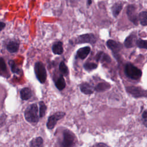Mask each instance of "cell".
<instances>
[{"instance_id":"obj_1","label":"cell","mask_w":147,"mask_h":147,"mask_svg":"<svg viewBox=\"0 0 147 147\" xmlns=\"http://www.w3.org/2000/svg\"><path fill=\"white\" fill-rule=\"evenodd\" d=\"M24 117L25 119L30 123H37L39 121L38 107L36 103L29 105L25 110Z\"/></svg>"},{"instance_id":"obj_2","label":"cell","mask_w":147,"mask_h":147,"mask_svg":"<svg viewBox=\"0 0 147 147\" xmlns=\"http://www.w3.org/2000/svg\"><path fill=\"white\" fill-rule=\"evenodd\" d=\"M124 72L127 77L133 80H138L142 76L141 70L131 63L125 65Z\"/></svg>"},{"instance_id":"obj_3","label":"cell","mask_w":147,"mask_h":147,"mask_svg":"<svg viewBox=\"0 0 147 147\" xmlns=\"http://www.w3.org/2000/svg\"><path fill=\"white\" fill-rule=\"evenodd\" d=\"M34 72L38 80L43 84L47 79V71L43 63L41 61H37L34 65Z\"/></svg>"},{"instance_id":"obj_4","label":"cell","mask_w":147,"mask_h":147,"mask_svg":"<svg viewBox=\"0 0 147 147\" xmlns=\"http://www.w3.org/2000/svg\"><path fill=\"white\" fill-rule=\"evenodd\" d=\"M63 141L61 145L63 146H72L75 144V136L72 132L69 130H65L63 133Z\"/></svg>"},{"instance_id":"obj_5","label":"cell","mask_w":147,"mask_h":147,"mask_svg":"<svg viewBox=\"0 0 147 147\" xmlns=\"http://www.w3.org/2000/svg\"><path fill=\"white\" fill-rule=\"evenodd\" d=\"M65 115L64 112L58 111L49 117L47 122V127L48 129H52L56 125L57 122L63 118Z\"/></svg>"},{"instance_id":"obj_6","label":"cell","mask_w":147,"mask_h":147,"mask_svg":"<svg viewBox=\"0 0 147 147\" xmlns=\"http://www.w3.org/2000/svg\"><path fill=\"white\" fill-rule=\"evenodd\" d=\"M96 41V38L95 35L92 33L84 34L79 36L75 40L76 44H82V43H91L94 44Z\"/></svg>"},{"instance_id":"obj_7","label":"cell","mask_w":147,"mask_h":147,"mask_svg":"<svg viewBox=\"0 0 147 147\" xmlns=\"http://www.w3.org/2000/svg\"><path fill=\"white\" fill-rule=\"evenodd\" d=\"M128 19L136 25H138V16L136 11V7L133 5H129L126 10Z\"/></svg>"},{"instance_id":"obj_8","label":"cell","mask_w":147,"mask_h":147,"mask_svg":"<svg viewBox=\"0 0 147 147\" xmlns=\"http://www.w3.org/2000/svg\"><path fill=\"white\" fill-rule=\"evenodd\" d=\"M106 45L107 47L112 51L114 54H117L122 49L123 47L121 43L113 40H107L106 42Z\"/></svg>"},{"instance_id":"obj_9","label":"cell","mask_w":147,"mask_h":147,"mask_svg":"<svg viewBox=\"0 0 147 147\" xmlns=\"http://www.w3.org/2000/svg\"><path fill=\"white\" fill-rule=\"evenodd\" d=\"M127 92L134 96V97H140L142 96H145L146 91H144L143 90L141 89L139 87L131 86L127 87L126 88Z\"/></svg>"},{"instance_id":"obj_10","label":"cell","mask_w":147,"mask_h":147,"mask_svg":"<svg viewBox=\"0 0 147 147\" xmlns=\"http://www.w3.org/2000/svg\"><path fill=\"white\" fill-rule=\"evenodd\" d=\"M80 91L84 94L89 95L94 92L95 88L88 83H83L80 86Z\"/></svg>"},{"instance_id":"obj_11","label":"cell","mask_w":147,"mask_h":147,"mask_svg":"<svg viewBox=\"0 0 147 147\" xmlns=\"http://www.w3.org/2000/svg\"><path fill=\"white\" fill-rule=\"evenodd\" d=\"M91 51V48L89 47H85L79 48L76 53V56L80 59H84L88 55Z\"/></svg>"},{"instance_id":"obj_12","label":"cell","mask_w":147,"mask_h":147,"mask_svg":"<svg viewBox=\"0 0 147 147\" xmlns=\"http://www.w3.org/2000/svg\"><path fill=\"white\" fill-rule=\"evenodd\" d=\"M96 60L97 61H100L102 63H109L111 62V58L110 56L103 52H99L96 55Z\"/></svg>"},{"instance_id":"obj_13","label":"cell","mask_w":147,"mask_h":147,"mask_svg":"<svg viewBox=\"0 0 147 147\" xmlns=\"http://www.w3.org/2000/svg\"><path fill=\"white\" fill-rule=\"evenodd\" d=\"M32 96L31 90L28 87H24L20 91V98L22 100H28Z\"/></svg>"},{"instance_id":"obj_14","label":"cell","mask_w":147,"mask_h":147,"mask_svg":"<svg viewBox=\"0 0 147 147\" xmlns=\"http://www.w3.org/2000/svg\"><path fill=\"white\" fill-rule=\"evenodd\" d=\"M136 38V35L135 34V33H131L126 38L124 41V45L126 48H131L134 47V42L136 43V41H134Z\"/></svg>"},{"instance_id":"obj_15","label":"cell","mask_w":147,"mask_h":147,"mask_svg":"<svg viewBox=\"0 0 147 147\" xmlns=\"http://www.w3.org/2000/svg\"><path fill=\"white\" fill-rule=\"evenodd\" d=\"M20 44L16 41H10L6 45L7 50L11 53L16 52L19 48Z\"/></svg>"},{"instance_id":"obj_16","label":"cell","mask_w":147,"mask_h":147,"mask_svg":"<svg viewBox=\"0 0 147 147\" xmlns=\"http://www.w3.org/2000/svg\"><path fill=\"white\" fill-rule=\"evenodd\" d=\"M52 52L56 55H61L63 52V43L61 41H57L52 45Z\"/></svg>"},{"instance_id":"obj_17","label":"cell","mask_w":147,"mask_h":147,"mask_svg":"<svg viewBox=\"0 0 147 147\" xmlns=\"http://www.w3.org/2000/svg\"><path fill=\"white\" fill-rule=\"evenodd\" d=\"M55 84L56 88L59 90H62L65 87V86H66L65 82L63 78V75L62 74L60 75L59 76V77L57 79Z\"/></svg>"},{"instance_id":"obj_18","label":"cell","mask_w":147,"mask_h":147,"mask_svg":"<svg viewBox=\"0 0 147 147\" xmlns=\"http://www.w3.org/2000/svg\"><path fill=\"white\" fill-rule=\"evenodd\" d=\"M123 5L121 3H115L111 7V11L114 17H117L122 9Z\"/></svg>"},{"instance_id":"obj_19","label":"cell","mask_w":147,"mask_h":147,"mask_svg":"<svg viewBox=\"0 0 147 147\" xmlns=\"http://www.w3.org/2000/svg\"><path fill=\"white\" fill-rule=\"evenodd\" d=\"M138 20L142 26L147 25V11H141L138 14Z\"/></svg>"},{"instance_id":"obj_20","label":"cell","mask_w":147,"mask_h":147,"mask_svg":"<svg viewBox=\"0 0 147 147\" xmlns=\"http://www.w3.org/2000/svg\"><path fill=\"white\" fill-rule=\"evenodd\" d=\"M110 85L107 83H99L95 87V90L97 91H104L109 89Z\"/></svg>"},{"instance_id":"obj_21","label":"cell","mask_w":147,"mask_h":147,"mask_svg":"<svg viewBox=\"0 0 147 147\" xmlns=\"http://www.w3.org/2000/svg\"><path fill=\"white\" fill-rule=\"evenodd\" d=\"M43 144V140L41 137H37L36 138H33L30 142V146H42Z\"/></svg>"},{"instance_id":"obj_22","label":"cell","mask_w":147,"mask_h":147,"mask_svg":"<svg viewBox=\"0 0 147 147\" xmlns=\"http://www.w3.org/2000/svg\"><path fill=\"white\" fill-rule=\"evenodd\" d=\"M59 71H60V72L61 73V74L64 76H67L69 72L68 67H67V65H65V63L62 61L59 64Z\"/></svg>"},{"instance_id":"obj_23","label":"cell","mask_w":147,"mask_h":147,"mask_svg":"<svg viewBox=\"0 0 147 147\" xmlns=\"http://www.w3.org/2000/svg\"><path fill=\"white\" fill-rule=\"evenodd\" d=\"M47 106L43 101H40L39 102V116L40 117H43L46 112Z\"/></svg>"},{"instance_id":"obj_24","label":"cell","mask_w":147,"mask_h":147,"mask_svg":"<svg viewBox=\"0 0 147 147\" xmlns=\"http://www.w3.org/2000/svg\"><path fill=\"white\" fill-rule=\"evenodd\" d=\"M9 64L10 65L11 71L12 72L15 73V74H19L20 72V69L18 68L17 65L16 64L14 61L13 60H10L9 61Z\"/></svg>"},{"instance_id":"obj_25","label":"cell","mask_w":147,"mask_h":147,"mask_svg":"<svg viewBox=\"0 0 147 147\" xmlns=\"http://www.w3.org/2000/svg\"><path fill=\"white\" fill-rule=\"evenodd\" d=\"M136 44L138 48L147 49V40L138 38L136 40Z\"/></svg>"},{"instance_id":"obj_26","label":"cell","mask_w":147,"mask_h":147,"mask_svg":"<svg viewBox=\"0 0 147 147\" xmlns=\"http://www.w3.org/2000/svg\"><path fill=\"white\" fill-rule=\"evenodd\" d=\"M97 67H98V65L94 63L87 62L84 64V69L88 71H90L93 69H95L97 68Z\"/></svg>"},{"instance_id":"obj_27","label":"cell","mask_w":147,"mask_h":147,"mask_svg":"<svg viewBox=\"0 0 147 147\" xmlns=\"http://www.w3.org/2000/svg\"><path fill=\"white\" fill-rule=\"evenodd\" d=\"M7 71V67L5 60L3 58L0 57V74H6Z\"/></svg>"},{"instance_id":"obj_28","label":"cell","mask_w":147,"mask_h":147,"mask_svg":"<svg viewBox=\"0 0 147 147\" xmlns=\"http://www.w3.org/2000/svg\"><path fill=\"white\" fill-rule=\"evenodd\" d=\"M5 25H6V24L4 22H0V31L2 30L5 27Z\"/></svg>"},{"instance_id":"obj_29","label":"cell","mask_w":147,"mask_h":147,"mask_svg":"<svg viewBox=\"0 0 147 147\" xmlns=\"http://www.w3.org/2000/svg\"><path fill=\"white\" fill-rule=\"evenodd\" d=\"M94 146H107V145L105 144H103V143H99V144H95Z\"/></svg>"},{"instance_id":"obj_30","label":"cell","mask_w":147,"mask_h":147,"mask_svg":"<svg viewBox=\"0 0 147 147\" xmlns=\"http://www.w3.org/2000/svg\"><path fill=\"white\" fill-rule=\"evenodd\" d=\"M68 2H69V3H74V2H76V0H67Z\"/></svg>"},{"instance_id":"obj_31","label":"cell","mask_w":147,"mask_h":147,"mask_svg":"<svg viewBox=\"0 0 147 147\" xmlns=\"http://www.w3.org/2000/svg\"><path fill=\"white\" fill-rule=\"evenodd\" d=\"M88 4L91 5V0H88Z\"/></svg>"}]
</instances>
